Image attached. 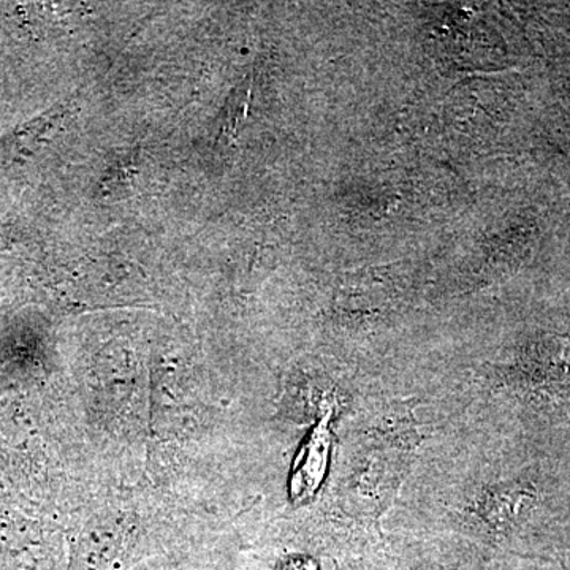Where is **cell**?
<instances>
[{
    "instance_id": "6da1fadb",
    "label": "cell",
    "mask_w": 570,
    "mask_h": 570,
    "mask_svg": "<svg viewBox=\"0 0 570 570\" xmlns=\"http://www.w3.org/2000/svg\"><path fill=\"white\" fill-rule=\"evenodd\" d=\"M330 445V415H326L296 459L291 479V497L295 502L307 501L317 493L328 463Z\"/></svg>"
},
{
    "instance_id": "7a4b0ae2",
    "label": "cell",
    "mask_w": 570,
    "mask_h": 570,
    "mask_svg": "<svg viewBox=\"0 0 570 570\" xmlns=\"http://www.w3.org/2000/svg\"><path fill=\"white\" fill-rule=\"evenodd\" d=\"M247 99H249V89L243 88L242 86V88L236 89V91L232 94L230 100H228L223 130H220V134H223L227 140L234 137L236 129H238V124L245 118Z\"/></svg>"
}]
</instances>
